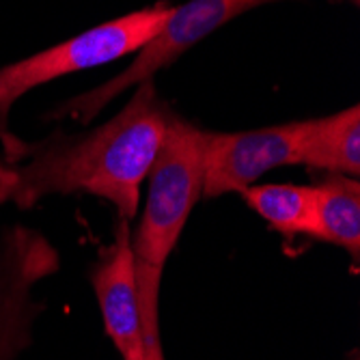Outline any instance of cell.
<instances>
[{
	"label": "cell",
	"mask_w": 360,
	"mask_h": 360,
	"mask_svg": "<svg viewBox=\"0 0 360 360\" xmlns=\"http://www.w3.org/2000/svg\"><path fill=\"white\" fill-rule=\"evenodd\" d=\"M171 108L153 80L139 84L125 108L86 134L54 132L41 143L7 134L0 160V203L28 210L52 194H93L115 205L121 220L139 212L141 186L167 132Z\"/></svg>",
	"instance_id": "6da1fadb"
},
{
	"label": "cell",
	"mask_w": 360,
	"mask_h": 360,
	"mask_svg": "<svg viewBox=\"0 0 360 360\" xmlns=\"http://www.w3.org/2000/svg\"><path fill=\"white\" fill-rule=\"evenodd\" d=\"M207 132L171 110L167 132L145 181L147 203L132 236L139 264L165 272L192 207L203 196Z\"/></svg>",
	"instance_id": "7a4b0ae2"
},
{
	"label": "cell",
	"mask_w": 360,
	"mask_h": 360,
	"mask_svg": "<svg viewBox=\"0 0 360 360\" xmlns=\"http://www.w3.org/2000/svg\"><path fill=\"white\" fill-rule=\"evenodd\" d=\"M171 9L173 7L169 5H155L132 11L97 24L44 52L0 68V132L5 134L13 104L30 89L139 52L167 22Z\"/></svg>",
	"instance_id": "3957f363"
},
{
	"label": "cell",
	"mask_w": 360,
	"mask_h": 360,
	"mask_svg": "<svg viewBox=\"0 0 360 360\" xmlns=\"http://www.w3.org/2000/svg\"><path fill=\"white\" fill-rule=\"evenodd\" d=\"M268 3H276V0H190L186 5L173 7L162 28L139 50L134 60L119 76L60 104L50 119H74L78 123H89L125 89L153 80L160 70L173 65L184 52L210 37L214 30Z\"/></svg>",
	"instance_id": "277c9868"
},
{
	"label": "cell",
	"mask_w": 360,
	"mask_h": 360,
	"mask_svg": "<svg viewBox=\"0 0 360 360\" xmlns=\"http://www.w3.org/2000/svg\"><path fill=\"white\" fill-rule=\"evenodd\" d=\"M304 127L307 121H291L244 132H207L203 196L242 192L274 169L298 167Z\"/></svg>",
	"instance_id": "5b68a950"
},
{
	"label": "cell",
	"mask_w": 360,
	"mask_h": 360,
	"mask_svg": "<svg viewBox=\"0 0 360 360\" xmlns=\"http://www.w3.org/2000/svg\"><path fill=\"white\" fill-rule=\"evenodd\" d=\"M56 270L58 252L39 231L15 226L0 238V360H13L30 343L37 317L30 291Z\"/></svg>",
	"instance_id": "8992f818"
},
{
	"label": "cell",
	"mask_w": 360,
	"mask_h": 360,
	"mask_svg": "<svg viewBox=\"0 0 360 360\" xmlns=\"http://www.w3.org/2000/svg\"><path fill=\"white\" fill-rule=\"evenodd\" d=\"M104 330L123 360H143V328L136 285V257L127 220L119 218L112 244L91 270Z\"/></svg>",
	"instance_id": "52a82bcc"
},
{
	"label": "cell",
	"mask_w": 360,
	"mask_h": 360,
	"mask_svg": "<svg viewBox=\"0 0 360 360\" xmlns=\"http://www.w3.org/2000/svg\"><path fill=\"white\" fill-rule=\"evenodd\" d=\"M300 165L358 179L360 108L356 104L328 117L307 119Z\"/></svg>",
	"instance_id": "ba28073f"
},
{
	"label": "cell",
	"mask_w": 360,
	"mask_h": 360,
	"mask_svg": "<svg viewBox=\"0 0 360 360\" xmlns=\"http://www.w3.org/2000/svg\"><path fill=\"white\" fill-rule=\"evenodd\" d=\"M311 238L335 244L358 259L360 184L356 177L330 175L315 186V222Z\"/></svg>",
	"instance_id": "9c48e42d"
},
{
	"label": "cell",
	"mask_w": 360,
	"mask_h": 360,
	"mask_svg": "<svg viewBox=\"0 0 360 360\" xmlns=\"http://www.w3.org/2000/svg\"><path fill=\"white\" fill-rule=\"evenodd\" d=\"M244 201L283 236H309L315 222V186L252 184L240 192Z\"/></svg>",
	"instance_id": "30bf717a"
},
{
	"label": "cell",
	"mask_w": 360,
	"mask_h": 360,
	"mask_svg": "<svg viewBox=\"0 0 360 360\" xmlns=\"http://www.w3.org/2000/svg\"><path fill=\"white\" fill-rule=\"evenodd\" d=\"M160 281L162 272L136 261V285L141 304V328H143V360H167L160 339Z\"/></svg>",
	"instance_id": "8fae6325"
},
{
	"label": "cell",
	"mask_w": 360,
	"mask_h": 360,
	"mask_svg": "<svg viewBox=\"0 0 360 360\" xmlns=\"http://www.w3.org/2000/svg\"><path fill=\"white\" fill-rule=\"evenodd\" d=\"M352 360H358V356H354V358H352Z\"/></svg>",
	"instance_id": "7c38bea8"
}]
</instances>
